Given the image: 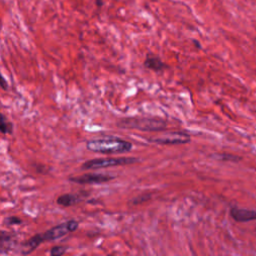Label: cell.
Here are the masks:
<instances>
[{"instance_id":"cell-9","label":"cell","mask_w":256,"mask_h":256,"mask_svg":"<svg viewBox=\"0 0 256 256\" xmlns=\"http://www.w3.org/2000/svg\"><path fill=\"white\" fill-rule=\"evenodd\" d=\"M42 242H44L42 233L36 234L33 237L29 238L27 241L23 242L20 247V252L22 255H29L31 254Z\"/></svg>"},{"instance_id":"cell-17","label":"cell","mask_w":256,"mask_h":256,"mask_svg":"<svg viewBox=\"0 0 256 256\" xmlns=\"http://www.w3.org/2000/svg\"><path fill=\"white\" fill-rule=\"evenodd\" d=\"M95 4L97 7H101V6H103L104 2H103V0H95Z\"/></svg>"},{"instance_id":"cell-13","label":"cell","mask_w":256,"mask_h":256,"mask_svg":"<svg viewBox=\"0 0 256 256\" xmlns=\"http://www.w3.org/2000/svg\"><path fill=\"white\" fill-rule=\"evenodd\" d=\"M218 159L225 160V161H239L241 160V157H238L236 155H231V154H218L217 155Z\"/></svg>"},{"instance_id":"cell-10","label":"cell","mask_w":256,"mask_h":256,"mask_svg":"<svg viewBox=\"0 0 256 256\" xmlns=\"http://www.w3.org/2000/svg\"><path fill=\"white\" fill-rule=\"evenodd\" d=\"M79 201H81V197L78 194H71V193L60 195L56 199V203L63 207L72 206V205L78 203Z\"/></svg>"},{"instance_id":"cell-8","label":"cell","mask_w":256,"mask_h":256,"mask_svg":"<svg viewBox=\"0 0 256 256\" xmlns=\"http://www.w3.org/2000/svg\"><path fill=\"white\" fill-rule=\"evenodd\" d=\"M143 66L146 69H149L155 72H162L168 68L167 64L158 55H155L153 53H148L146 55V58L143 62Z\"/></svg>"},{"instance_id":"cell-18","label":"cell","mask_w":256,"mask_h":256,"mask_svg":"<svg viewBox=\"0 0 256 256\" xmlns=\"http://www.w3.org/2000/svg\"><path fill=\"white\" fill-rule=\"evenodd\" d=\"M193 42H194V44H195V45H196L198 48H200V47H201V45H200V44H199V43H198L196 40H193Z\"/></svg>"},{"instance_id":"cell-12","label":"cell","mask_w":256,"mask_h":256,"mask_svg":"<svg viewBox=\"0 0 256 256\" xmlns=\"http://www.w3.org/2000/svg\"><path fill=\"white\" fill-rule=\"evenodd\" d=\"M66 249L67 247L61 246V245L53 246L50 250V256H63L64 253L66 252Z\"/></svg>"},{"instance_id":"cell-16","label":"cell","mask_w":256,"mask_h":256,"mask_svg":"<svg viewBox=\"0 0 256 256\" xmlns=\"http://www.w3.org/2000/svg\"><path fill=\"white\" fill-rule=\"evenodd\" d=\"M1 87H2L3 90H7V88H8V85H7L6 80H5L4 77H2V80H1Z\"/></svg>"},{"instance_id":"cell-5","label":"cell","mask_w":256,"mask_h":256,"mask_svg":"<svg viewBox=\"0 0 256 256\" xmlns=\"http://www.w3.org/2000/svg\"><path fill=\"white\" fill-rule=\"evenodd\" d=\"M149 141L161 145H177V144H186L190 142V135L182 131H174L164 133L159 136L149 138Z\"/></svg>"},{"instance_id":"cell-19","label":"cell","mask_w":256,"mask_h":256,"mask_svg":"<svg viewBox=\"0 0 256 256\" xmlns=\"http://www.w3.org/2000/svg\"><path fill=\"white\" fill-rule=\"evenodd\" d=\"M255 44H256V39H255Z\"/></svg>"},{"instance_id":"cell-11","label":"cell","mask_w":256,"mask_h":256,"mask_svg":"<svg viewBox=\"0 0 256 256\" xmlns=\"http://www.w3.org/2000/svg\"><path fill=\"white\" fill-rule=\"evenodd\" d=\"M0 130L2 134H11L13 130V125L11 122L7 121L5 119V116L2 114L1 115V125H0Z\"/></svg>"},{"instance_id":"cell-4","label":"cell","mask_w":256,"mask_h":256,"mask_svg":"<svg viewBox=\"0 0 256 256\" xmlns=\"http://www.w3.org/2000/svg\"><path fill=\"white\" fill-rule=\"evenodd\" d=\"M78 225H79V223L73 219L69 220L67 222L61 223L59 225H56V226L52 227L51 229L42 233L43 239H44V241H53V240L59 239V238L63 237L64 235H66L67 233L75 231L78 228Z\"/></svg>"},{"instance_id":"cell-14","label":"cell","mask_w":256,"mask_h":256,"mask_svg":"<svg viewBox=\"0 0 256 256\" xmlns=\"http://www.w3.org/2000/svg\"><path fill=\"white\" fill-rule=\"evenodd\" d=\"M151 198L150 194H145V195H141V196H137L135 199L132 200L133 204H141L147 200H149Z\"/></svg>"},{"instance_id":"cell-6","label":"cell","mask_w":256,"mask_h":256,"mask_svg":"<svg viewBox=\"0 0 256 256\" xmlns=\"http://www.w3.org/2000/svg\"><path fill=\"white\" fill-rule=\"evenodd\" d=\"M114 179V176L108 174L100 173H85L78 176L70 177L69 180L77 184H95V183H104Z\"/></svg>"},{"instance_id":"cell-20","label":"cell","mask_w":256,"mask_h":256,"mask_svg":"<svg viewBox=\"0 0 256 256\" xmlns=\"http://www.w3.org/2000/svg\"><path fill=\"white\" fill-rule=\"evenodd\" d=\"M108 256H111V255H108Z\"/></svg>"},{"instance_id":"cell-15","label":"cell","mask_w":256,"mask_h":256,"mask_svg":"<svg viewBox=\"0 0 256 256\" xmlns=\"http://www.w3.org/2000/svg\"><path fill=\"white\" fill-rule=\"evenodd\" d=\"M7 223L10 225H16V224H21L22 220L19 217L16 216H11L7 218Z\"/></svg>"},{"instance_id":"cell-2","label":"cell","mask_w":256,"mask_h":256,"mask_svg":"<svg viewBox=\"0 0 256 256\" xmlns=\"http://www.w3.org/2000/svg\"><path fill=\"white\" fill-rule=\"evenodd\" d=\"M117 126L124 129H136L141 131H163L167 128V123L159 118L149 117H128L117 122Z\"/></svg>"},{"instance_id":"cell-7","label":"cell","mask_w":256,"mask_h":256,"mask_svg":"<svg viewBox=\"0 0 256 256\" xmlns=\"http://www.w3.org/2000/svg\"><path fill=\"white\" fill-rule=\"evenodd\" d=\"M230 216L236 222H249L253 220L256 221V210L232 207L230 209Z\"/></svg>"},{"instance_id":"cell-3","label":"cell","mask_w":256,"mask_h":256,"mask_svg":"<svg viewBox=\"0 0 256 256\" xmlns=\"http://www.w3.org/2000/svg\"><path fill=\"white\" fill-rule=\"evenodd\" d=\"M138 159L134 157H118V158H96L85 161L81 169L82 170H90V169H101V168H108L113 166H120V165H127L133 164L137 162Z\"/></svg>"},{"instance_id":"cell-1","label":"cell","mask_w":256,"mask_h":256,"mask_svg":"<svg viewBox=\"0 0 256 256\" xmlns=\"http://www.w3.org/2000/svg\"><path fill=\"white\" fill-rule=\"evenodd\" d=\"M86 148L89 151L101 154L126 153L132 149V143L117 137H103L87 141Z\"/></svg>"}]
</instances>
